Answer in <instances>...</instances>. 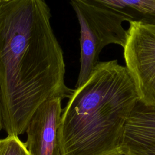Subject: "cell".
Instances as JSON below:
<instances>
[{
  "mask_svg": "<svg viewBox=\"0 0 155 155\" xmlns=\"http://www.w3.org/2000/svg\"><path fill=\"white\" fill-rule=\"evenodd\" d=\"M45 0L0 3V97L7 135L25 132L46 101L69 98L62 49L51 25Z\"/></svg>",
  "mask_w": 155,
  "mask_h": 155,
  "instance_id": "cell-1",
  "label": "cell"
},
{
  "mask_svg": "<svg viewBox=\"0 0 155 155\" xmlns=\"http://www.w3.org/2000/svg\"><path fill=\"white\" fill-rule=\"evenodd\" d=\"M140 101L126 66L99 61L74 89L59 130L61 155H112L120 152L125 125Z\"/></svg>",
  "mask_w": 155,
  "mask_h": 155,
  "instance_id": "cell-2",
  "label": "cell"
},
{
  "mask_svg": "<svg viewBox=\"0 0 155 155\" xmlns=\"http://www.w3.org/2000/svg\"><path fill=\"white\" fill-rule=\"evenodd\" d=\"M129 24L123 48L125 66L137 85L140 101L155 105V25Z\"/></svg>",
  "mask_w": 155,
  "mask_h": 155,
  "instance_id": "cell-3",
  "label": "cell"
},
{
  "mask_svg": "<svg viewBox=\"0 0 155 155\" xmlns=\"http://www.w3.org/2000/svg\"><path fill=\"white\" fill-rule=\"evenodd\" d=\"M62 100L56 97L46 101L30 120L25 144L30 155H61L59 130L63 111Z\"/></svg>",
  "mask_w": 155,
  "mask_h": 155,
  "instance_id": "cell-4",
  "label": "cell"
},
{
  "mask_svg": "<svg viewBox=\"0 0 155 155\" xmlns=\"http://www.w3.org/2000/svg\"><path fill=\"white\" fill-rule=\"evenodd\" d=\"M120 149L125 155H155V105L136 104L125 125Z\"/></svg>",
  "mask_w": 155,
  "mask_h": 155,
  "instance_id": "cell-5",
  "label": "cell"
},
{
  "mask_svg": "<svg viewBox=\"0 0 155 155\" xmlns=\"http://www.w3.org/2000/svg\"><path fill=\"white\" fill-rule=\"evenodd\" d=\"M81 12L93 10L116 16L129 23L155 25V0H70Z\"/></svg>",
  "mask_w": 155,
  "mask_h": 155,
  "instance_id": "cell-6",
  "label": "cell"
},
{
  "mask_svg": "<svg viewBox=\"0 0 155 155\" xmlns=\"http://www.w3.org/2000/svg\"><path fill=\"white\" fill-rule=\"evenodd\" d=\"M80 27V70L76 88L82 85L89 78L99 62V54L108 44L103 37L89 24L79 9L72 5Z\"/></svg>",
  "mask_w": 155,
  "mask_h": 155,
  "instance_id": "cell-7",
  "label": "cell"
},
{
  "mask_svg": "<svg viewBox=\"0 0 155 155\" xmlns=\"http://www.w3.org/2000/svg\"><path fill=\"white\" fill-rule=\"evenodd\" d=\"M0 155H30L25 143L18 136H10L1 139Z\"/></svg>",
  "mask_w": 155,
  "mask_h": 155,
  "instance_id": "cell-8",
  "label": "cell"
},
{
  "mask_svg": "<svg viewBox=\"0 0 155 155\" xmlns=\"http://www.w3.org/2000/svg\"><path fill=\"white\" fill-rule=\"evenodd\" d=\"M3 128L2 124V110H1V97H0V131Z\"/></svg>",
  "mask_w": 155,
  "mask_h": 155,
  "instance_id": "cell-9",
  "label": "cell"
},
{
  "mask_svg": "<svg viewBox=\"0 0 155 155\" xmlns=\"http://www.w3.org/2000/svg\"><path fill=\"white\" fill-rule=\"evenodd\" d=\"M112 155H125V154H124L122 151H120V152H119V153H116V154H112Z\"/></svg>",
  "mask_w": 155,
  "mask_h": 155,
  "instance_id": "cell-10",
  "label": "cell"
},
{
  "mask_svg": "<svg viewBox=\"0 0 155 155\" xmlns=\"http://www.w3.org/2000/svg\"><path fill=\"white\" fill-rule=\"evenodd\" d=\"M10 0H0V3L3 2H7V1H9Z\"/></svg>",
  "mask_w": 155,
  "mask_h": 155,
  "instance_id": "cell-11",
  "label": "cell"
},
{
  "mask_svg": "<svg viewBox=\"0 0 155 155\" xmlns=\"http://www.w3.org/2000/svg\"><path fill=\"white\" fill-rule=\"evenodd\" d=\"M1 139H0V147H1Z\"/></svg>",
  "mask_w": 155,
  "mask_h": 155,
  "instance_id": "cell-12",
  "label": "cell"
}]
</instances>
